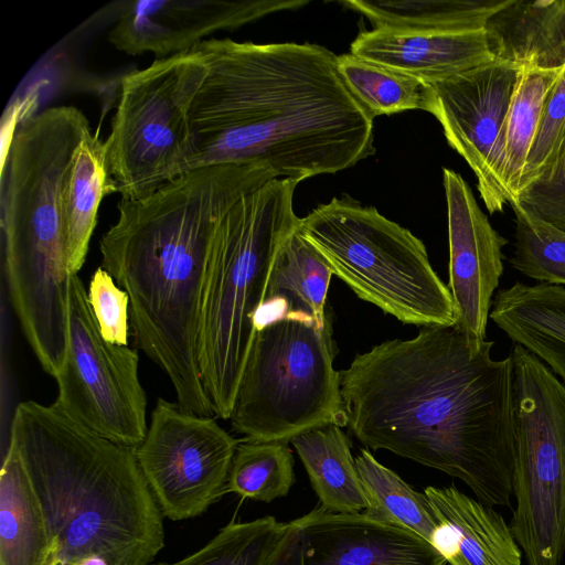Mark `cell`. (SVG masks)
Masks as SVG:
<instances>
[{
	"label": "cell",
	"mask_w": 565,
	"mask_h": 565,
	"mask_svg": "<svg viewBox=\"0 0 565 565\" xmlns=\"http://www.w3.org/2000/svg\"><path fill=\"white\" fill-rule=\"evenodd\" d=\"M494 342L450 327L384 341L340 372L347 427L367 448L443 471L488 505L513 492V377Z\"/></svg>",
	"instance_id": "1"
},
{
	"label": "cell",
	"mask_w": 565,
	"mask_h": 565,
	"mask_svg": "<svg viewBox=\"0 0 565 565\" xmlns=\"http://www.w3.org/2000/svg\"><path fill=\"white\" fill-rule=\"evenodd\" d=\"M192 50L207 67L190 113L200 140L192 170L233 163L301 182L375 152L373 118L327 47L212 38Z\"/></svg>",
	"instance_id": "2"
},
{
	"label": "cell",
	"mask_w": 565,
	"mask_h": 565,
	"mask_svg": "<svg viewBox=\"0 0 565 565\" xmlns=\"http://www.w3.org/2000/svg\"><path fill=\"white\" fill-rule=\"evenodd\" d=\"M266 183L247 166L193 169L145 198L120 199L99 243L102 267L129 296L139 347L169 377L180 407L196 415L215 416L198 363L212 237L228 209Z\"/></svg>",
	"instance_id": "3"
},
{
	"label": "cell",
	"mask_w": 565,
	"mask_h": 565,
	"mask_svg": "<svg viewBox=\"0 0 565 565\" xmlns=\"http://www.w3.org/2000/svg\"><path fill=\"white\" fill-rule=\"evenodd\" d=\"M9 443L43 508L55 564L94 555L150 565L162 550L163 515L135 449L33 401L15 407Z\"/></svg>",
	"instance_id": "4"
},
{
	"label": "cell",
	"mask_w": 565,
	"mask_h": 565,
	"mask_svg": "<svg viewBox=\"0 0 565 565\" xmlns=\"http://www.w3.org/2000/svg\"><path fill=\"white\" fill-rule=\"evenodd\" d=\"M298 183L275 179L244 195L222 216L212 237L198 363L203 388L222 419L231 418L274 265L299 225L292 203Z\"/></svg>",
	"instance_id": "5"
},
{
	"label": "cell",
	"mask_w": 565,
	"mask_h": 565,
	"mask_svg": "<svg viewBox=\"0 0 565 565\" xmlns=\"http://www.w3.org/2000/svg\"><path fill=\"white\" fill-rule=\"evenodd\" d=\"M258 328L231 415L252 441H290L329 425L347 426L330 321L302 311L271 312Z\"/></svg>",
	"instance_id": "6"
},
{
	"label": "cell",
	"mask_w": 565,
	"mask_h": 565,
	"mask_svg": "<svg viewBox=\"0 0 565 565\" xmlns=\"http://www.w3.org/2000/svg\"><path fill=\"white\" fill-rule=\"evenodd\" d=\"M298 231L359 298L403 323L454 326L450 290L424 243L375 207L333 198L300 217Z\"/></svg>",
	"instance_id": "7"
},
{
	"label": "cell",
	"mask_w": 565,
	"mask_h": 565,
	"mask_svg": "<svg viewBox=\"0 0 565 565\" xmlns=\"http://www.w3.org/2000/svg\"><path fill=\"white\" fill-rule=\"evenodd\" d=\"M189 50L126 74L105 141L114 192L137 200L192 170L199 150L190 113L206 76Z\"/></svg>",
	"instance_id": "8"
},
{
	"label": "cell",
	"mask_w": 565,
	"mask_h": 565,
	"mask_svg": "<svg viewBox=\"0 0 565 565\" xmlns=\"http://www.w3.org/2000/svg\"><path fill=\"white\" fill-rule=\"evenodd\" d=\"M513 377L516 499L510 525L527 565H562L565 554V385L519 344Z\"/></svg>",
	"instance_id": "9"
},
{
	"label": "cell",
	"mask_w": 565,
	"mask_h": 565,
	"mask_svg": "<svg viewBox=\"0 0 565 565\" xmlns=\"http://www.w3.org/2000/svg\"><path fill=\"white\" fill-rule=\"evenodd\" d=\"M138 351L107 342L100 334L77 275L71 276L67 344L54 376L53 405L76 423L124 447L145 439L147 396L139 380Z\"/></svg>",
	"instance_id": "10"
},
{
	"label": "cell",
	"mask_w": 565,
	"mask_h": 565,
	"mask_svg": "<svg viewBox=\"0 0 565 565\" xmlns=\"http://www.w3.org/2000/svg\"><path fill=\"white\" fill-rule=\"evenodd\" d=\"M238 444L213 417L159 397L135 455L162 515L191 519L225 494Z\"/></svg>",
	"instance_id": "11"
},
{
	"label": "cell",
	"mask_w": 565,
	"mask_h": 565,
	"mask_svg": "<svg viewBox=\"0 0 565 565\" xmlns=\"http://www.w3.org/2000/svg\"><path fill=\"white\" fill-rule=\"evenodd\" d=\"M427 541L364 512L343 513L321 504L282 524L263 565H446Z\"/></svg>",
	"instance_id": "12"
},
{
	"label": "cell",
	"mask_w": 565,
	"mask_h": 565,
	"mask_svg": "<svg viewBox=\"0 0 565 565\" xmlns=\"http://www.w3.org/2000/svg\"><path fill=\"white\" fill-rule=\"evenodd\" d=\"M519 70L492 61L451 78L430 84L431 113L448 145L473 171L478 190L490 213L509 204L494 177L500 131Z\"/></svg>",
	"instance_id": "13"
},
{
	"label": "cell",
	"mask_w": 565,
	"mask_h": 565,
	"mask_svg": "<svg viewBox=\"0 0 565 565\" xmlns=\"http://www.w3.org/2000/svg\"><path fill=\"white\" fill-rule=\"evenodd\" d=\"M449 241V282L454 327L487 339L492 296L503 274L502 248L508 239L490 224L463 178L444 169Z\"/></svg>",
	"instance_id": "14"
},
{
	"label": "cell",
	"mask_w": 565,
	"mask_h": 565,
	"mask_svg": "<svg viewBox=\"0 0 565 565\" xmlns=\"http://www.w3.org/2000/svg\"><path fill=\"white\" fill-rule=\"evenodd\" d=\"M307 0H140L128 2L108 42L130 55L157 58L186 52L206 35L239 28L265 15L295 10Z\"/></svg>",
	"instance_id": "15"
},
{
	"label": "cell",
	"mask_w": 565,
	"mask_h": 565,
	"mask_svg": "<svg viewBox=\"0 0 565 565\" xmlns=\"http://www.w3.org/2000/svg\"><path fill=\"white\" fill-rule=\"evenodd\" d=\"M350 53L427 84L451 78L494 61L486 29L460 33L373 29L355 38Z\"/></svg>",
	"instance_id": "16"
},
{
	"label": "cell",
	"mask_w": 565,
	"mask_h": 565,
	"mask_svg": "<svg viewBox=\"0 0 565 565\" xmlns=\"http://www.w3.org/2000/svg\"><path fill=\"white\" fill-rule=\"evenodd\" d=\"M439 520L433 546L450 565H521V547L493 509L456 487L424 490Z\"/></svg>",
	"instance_id": "17"
},
{
	"label": "cell",
	"mask_w": 565,
	"mask_h": 565,
	"mask_svg": "<svg viewBox=\"0 0 565 565\" xmlns=\"http://www.w3.org/2000/svg\"><path fill=\"white\" fill-rule=\"evenodd\" d=\"M490 319L565 385V287L516 281L495 294Z\"/></svg>",
	"instance_id": "18"
},
{
	"label": "cell",
	"mask_w": 565,
	"mask_h": 565,
	"mask_svg": "<svg viewBox=\"0 0 565 565\" xmlns=\"http://www.w3.org/2000/svg\"><path fill=\"white\" fill-rule=\"evenodd\" d=\"M486 31L498 62L518 70L565 66V0H510Z\"/></svg>",
	"instance_id": "19"
},
{
	"label": "cell",
	"mask_w": 565,
	"mask_h": 565,
	"mask_svg": "<svg viewBox=\"0 0 565 565\" xmlns=\"http://www.w3.org/2000/svg\"><path fill=\"white\" fill-rule=\"evenodd\" d=\"M46 519L29 473L9 443L0 472V565H54Z\"/></svg>",
	"instance_id": "20"
},
{
	"label": "cell",
	"mask_w": 565,
	"mask_h": 565,
	"mask_svg": "<svg viewBox=\"0 0 565 565\" xmlns=\"http://www.w3.org/2000/svg\"><path fill=\"white\" fill-rule=\"evenodd\" d=\"M115 193L105 141L89 130L79 142L63 189V221L67 266L71 275L82 269L97 224L99 204Z\"/></svg>",
	"instance_id": "21"
},
{
	"label": "cell",
	"mask_w": 565,
	"mask_h": 565,
	"mask_svg": "<svg viewBox=\"0 0 565 565\" xmlns=\"http://www.w3.org/2000/svg\"><path fill=\"white\" fill-rule=\"evenodd\" d=\"M521 67L502 125L494 164L495 180L509 204L519 200L520 182L548 93L564 73Z\"/></svg>",
	"instance_id": "22"
},
{
	"label": "cell",
	"mask_w": 565,
	"mask_h": 565,
	"mask_svg": "<svg viewBox=\"0 0 565 565\" xmlns=\"http://www.w3.org/2000/svg\"><path fill=\"white\" fill-rule=\"evenodd\" d=\"M320 503L343 513L364 512L367 499L351 441L341 427L329 425L299 434L290 440Z\"/></svg>",
	"instance_id": "23"
},
{
	"label": "cell",
	"mask_w": 565,
	"mask_h": 565,
	"mask_svg": "<svg viewBox=\"0 0 565 565\" xmlns=\"http://www.w3.org/2000/svg\"><path fill=\"white\" fill-rule=\"evenodd\" d=\"M510 0H345L374 29L394 32L460 33L484 30Z\"/></svg>",
	"instance_id": "24"
},
{
	"label": "cell",
	"mask_w": 565,
	"mask_h": 565,
	"mask_svg": "<svg viewBox=\"0 0 565 565\" xmlns=\"http://www.w3.org/2000/svg\"><path fill=\"white\" fill-rule=\"evenodd\" d=\"M332 275L322 255L297 228L278 254L265 302L278 301L287 310L306 312L324 324L329 321L324 307Z\"/></svg>",
	"instance_id": "25"
},
{
	"label": "cell",
	"mask_w": 565,
	"mask_h": 565,
	"mask_svg": "<svg viewBox=\"0 0 565 565\" xmlns=\"http://www.w3.org/2000/svg\"><path fill=\"white\" fill-rule=\"evenodd\" d=\"M355 462L367 499L364 513L408 530L433 545L439 520L425 492H417L366 449H361Z\"/></svg>",
	"instance_id": "26"
},
{
	"label": "cell",
	"mask_w": 565,
	"mask_h": 565,
	"mask_svg": "<svg viewBox=\"0 0 565 565\" xmlns=\"http://www.w3.org/2000/svg\"><path fill=\"white\" fill-rule=\"evenodd\" d=\"M337 65L352 97L373 119L409 109L431 113L430 84L351 53L338 55Z\"/></svg>",
	"instance_id": "27"
},
{
	"label": "cell",
	"mask_w": 565,
	"mask_h": 565,
	"mask_svg": "<svg viewBox=\"0 0 565 565\" xmlns=\"http://www.w3.org/2000/svg\"><path fill=\"white\" fill-rule=\"evenodd\" d=\"M296 481L287 443H239L228 473L226 493L269 503L288 494Z\"/></svg>",
	"instance_id": "28"
},
{
	"label": "cell",
	"mask_w": 565,
	"mask_h": 565,
	"mask_svg": "<svg viewBox=\"0 0 565 565\" xmlns=\"http://www.w3.org/2000/svg\"><path fill=\"white\" fill-rule=\"evenodd\" d=\"M515 243L510 265L522 275L554 286L565 285V232L511 203Z\"/></svg>",
	"instance_id": "29"
},
{
	"label": "cell",
	"mask_w": 565,
	"mask_h": 565,
	"mask_svg": "<svg viewBox=\"0 0 565 565\" xmlns=\"http://www.w3.org/2000/svg\"><path fill=\"white\" fill-rule=\"evenodd\" d=\"M282 524L271 515L231 522L198 552L175 563L156 565H263Z\"/></svg>",
	"instance_id": "30"
},
{
	"label": "cell",
	"mask_w": 565,
	"mask_h": 565,
	"mask_svg": "<svg viewBox=\"0 0 565 565\" xmlns=\"http://www.w3.org/2000/svg\"><path fill=\"white\" fill-rule=\"evenodd\" d=\"M565 131V71L545 100L539 127L523 170L519 196L553 168ZM519 202V200H518Z\"/></svg>",
	"instance_id": "31"
},
{
	"label": "cell",
	"mask_w": 565,
	"mask_h": 565,
	"mask_svg": "<svg viewBox=\"0 0 565 565\" xmlns=\"http://www.w3.org/2000/svg\"><path fill=\"white\" fill-rule=\"evenodd\" d=\"M87 299L102 337L109 343L127 345L129 296L102 266L90 278Z\"/></svg>",
	"instance_id": "32"
},
{
	"label": "cell",
	"mask_w": 565,
	"mask_h": 565,
	"mask_svg": "<svg viewBox=\"0 0 565 565\" xmlns=\"http://www.w3.org/2000/svg\"><path fill=\"white\" fill-rule=\"evenodd\" d=\"M519 203L546 223L565 232V154L544 178L520 194Z\"/></svg>",
	"instance_id": "33"
},
{
	"label": "cell",
	"mask_w": 565,
	"mask_h": 565,
	"mask_svg": "<svg viewBox=\"0 0 565 565\" xmlns=\"http://www.w3.org/2000/svg\"><path fill=\"white\" fill-rule=\"evenodd\" d=\"M55 565H108L103 558L94 555L68 559Z\"/></svg>",
	"instance_id": "34"
},
{
	"label": "cell",
	"mask_w": 565,
	"mask_h": 565,
	"mask_svg": "<svg viewBox=\"0 0 565 565\" xmlns=\"http://www.w3.org/2000/svg\"><path fill=\"white\" fill-rule=\"evenodd\" d=\"M565 154V131H564V135H563V138H562V141H561V146H559V149H558V153H557V158H556V161ZM555 161V163H556ZM554 163V164H555ZM551 171V170H550Z\"/></svg>",
	"instance_id": "35"
}]
</instances>
